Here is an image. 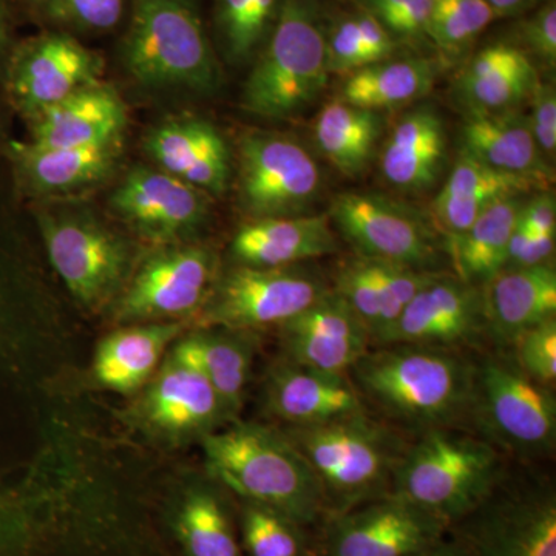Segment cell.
Segmentation results:
<instances>
[{
  "instance_id": "cell-1",
  "label": "cell",
  "mask_w": 556,
  "mask_h": 556,
  "mask_svg": "<svg viewBox=\"0 0 556 556\" xmlns=\"http://www.w3.org/2000/svg\"><path fill=\"white\" fill-rule=\"evenodd\" d=\"M348 376L365 407L378 409L397 430L419 434L470 422L475 361L460 351L375 346Z\"/></svg>"
},
{
  "instance_id": "cell-2",
  "label": "cell",
  "mask_w": 556,
  "mask_h": 556,
  "mask_svg": "<svg viewBox=\"0 0 556 556\" xmlns=\"http://www.w3.org/2000/svg\"><path fill=\"white\" fill-rule=\"evenodd\" d=\"M201 444L211 477L244 503L273 508L303 527L325 522L320 485L281 428L233 422Z\"/></svg>"
},
{
  "instance_id": "cell-3",
  "label": "cell",
  "mask_w": 556,
  "mask_h": 556,
  "mask_svg": "<svg viewBox=\"0 0 556 556\" xmlns=\"http://www.w3.org/2000/svg\"><path fill=\"white\" fill-rule=\"evenodd\" d=\"M280 428L320 485L325 521L390 495L409 444L401 430L368 412L320 426Z\"/></svg>"
},
{
  "instance_id": "cell-4",
  "label": "cell",
  "mask_w": 556,
  "mask_h": 556,
  "mask_svg": "<svg viewBox=\"0 0 556 556\" xmlns=\"http://www.w3.org/2000/svg\"><path fill=\"white\" fill-rule=\"evenodd\" d=\"M504 477L495 445L463 428H434L409 442L391 493L441 519L450 530L477 510Z\"/></svg>"
},
{
  "instance_id": "cell-5",
  "label": "cell",
  "mask_w": 556,
  "mask_h": 556,
  "mask_svg": "<svg viewBox=\"0 0 556 556\" xmlns=\"http://www.w3.org/2000/svg\"><path fill=\"white\" fill-rule=\"evenodd\" d=\"M124 62L152 89L211 93L219 67L192 0H134Z\"/></svg>"
},
{
  "instance_id": "cell-6",
  "label": "cell",
  "mask_w": 556,
  "mask_h": 556,
  "mask_svg": "<svg viewBox=\"0 0 556 556\" xmlns=\"http://www.w3.org/2000/svg\"><path fill=\"white\" fill-rule=\"evenodd\" d=\"M328 78L327 39L309 0H283L244 84V110L260 118H294L321 97Z\"/></svg>"
},
{
  "instance_id": "cell-7",
  "label": "cell",
  "mask_w": 556,
  "mask_h": 556,
  "mask_svg": "<svg viewBox=\"0 0 556 556\" xmlns=\"http://www.w3.org/2000/svg\"><path fill=\"white\" fill-rule=\"evenodd\" d=\"M39 320L35 281L0 229V391L24 383ZM36 500L31 482L13 478L0 464V556H24Z\"/></svg>"
},
{
  "instance_id": "cell-8",
  "label": "cell",
  "mask_w": 556,
  "mask_h": 556,
  "mask_svg": "<svg viewBox=\"0 0 556 556\" xmlns=\"http://www.w3.org/2000/svg\"><path fill=\"white\" fill-rule=\"evenodd\" d=\"M470 422L500 452L521 459L548 456L556 442L554 391L530 379L511 354H485L475 362Z\"/></svg>"
},
{
  "instance_id": "cell-9",
  "label": "cell",
  "mask_w": 556,
  "mask_h": 556,
  "mask_svg": "<svg viewBox=\"0 0 556 556\" xmlns=\"http://www.w3.org/2000/svg\"><path fill=\"white\" fill-rule=\"evenodd\" d=\"M452 529L470 556H556L555 486L541 479L504 477Z\"/></svg>"
},
{
  "instance_id": "cell-10",
  "label": "cell",
  "mask_w": 556,
  "mask_h": 556,
  "mask_svg": "<svg viewBox=\"0 0 556 556\" xmlns=\"http://www.w3.org/2000/svg\"><path fill=\"white\" fill-rule=\"evenodd\" d=\"M316 274L295 266L251 268L237 265L215 281L200 311L201 328L252 332L283 327L329 292Z\"/></svg>"
},
{
  "instance_id": "cell-11",
  "label": "cell",
  "mask_w": 556,
  "mask_h": 556,
  "mask_svg": "<svg viewBox=\"0 0 556 556\" xmlns=\"http://www.w3.org/2000/svg\"><path fill=\"white\" fill-rule=\"evenodd\" d=\"M39 225L51 266L72 298L89 309L109 303L129 269L126 243L100 223L75 215H42Z\"/></svg>"
},
{
  "instance_id": "cell-12",
  "label": "cell",
  "mask_w": 556,
  "mask_h": 556,
  "mask_svg": "<svg viewBox=\"0 0 556 556\" xmlns=\"http://www.w3.org/2000/svg\"><path fill=\"white\" fill-rule=\"evenodd\" d=\"M321 175L294 139L252 131L240 142V199L252 219L295 217L316 201Z\"/></svg>"
},
{
  "instance_id": "cell-13",
  "label": "cell",
  "mask_w": 556,
  "mask_h": 556,
  "mask_svg": "<svg viewBox=\"0 0 556 556\" xmlns=\"http://www.w3.org/2000/svg\"><path fill=\"white\" fill-rule=\"evenodd\" d=\"M448 526L404 497H379L324 522L321 556H417Z\"/></svg>"
},
{
  "instance_id": "cell-14",
  "label": "cell",
  "mask_w": 556,
  "mask_h": 556,
  "mask_svg": "<svg viewBox=\"0 0 556 556\" xmlns=\"http://www.w3.org/2000/svg\"><path fill=\"white\" fill-rule=\"evenodd\" d=\"M217 258L208 249L178 248L150 257L116 305L121 324H153L200 313L211 295Z\"/></svg>"
},
{
  "instance_id": "cell-15",
  "label": "cell",
  "mask_w": 556,
  "mask_h": 556,
  "mask_svg": "<svg viewBox=\"0 0 556 556\" xmlns=\"http://www.w3.org/2000/svg\"><path fill=\"white\" fill-rule=\"evenodd\" d=\"M329 218L361 257L426 270L438 263L437 241L422 219L376 193H340Z\"/></svg>"
},
{
  "instance_id": "cell-16",
  "label": "cell",
  "mask_w": 556,
  "mask_h": 556,
  "mask_svg": "<svg viewBox=\"0 0 556 556\" xmlns=\"http://www.w3.org/2000/svg\"><path fill=\"white\" fill-rule=\"evenodd\" d=\"M485 331L481 287L438 274L420 289L376 346L413 345L460 351Z\"/></svg>"
},
{
  "instance_id": "cell-17",
  "label": "cell",
  "mask_w": 556,
  "mask_h": 556,
  "mask_svg": "<svg viewBox=\"0 0 556 556\" xmlns=\"http://www.w3.org/2000/svg\"><path fill=\"white\" fill-rule=\"evenodd\" d=\"M101 61L68 35L40 36L17 53L10 70V91L22 112H40L100 84Z\"/></svg>"
},
{
  "instance_id": "cell-18",
  "label": "cell",
  "mask_w": 556,
  "mask_h": 556,
  "mask_svg": "<svg viewBox=\"0 0 556 556\" xmlns=\"http://www.w3.org/2000/svg\"><path fill=\"white\" fill-rule=\"evenodd\" d=\"M280 332L288 361L334 375H348L372 346L364 321L332 288Z\"/></svg>"
},
{
  "instance_id": "cell-19",
  "label": "cell",
  "mask_w": 556,
  "mask_h": 556,
  "mask_svg": "<svg viewBox=\"0 0 556 556\" xmlns=\"http://www.w3.org/2000/svg\"><path fill=\"white\" fill-rule=\"evenodd\" d=\"M113 211L142 236L170 241L193 232L207 217V199L164 170L137 167L112 197Z\"/></svg>"
},
{
  "instance_id": "cell-20",
  "label": "cell",
  "mask_w": 556,
  "mask_h": 556,
  "mask_svg": "<svg viewBox=\"0 0 556 556\" xmlns=\"http://www.w3.org/2000/svg\"><path fill=\"white\" fill-rule=\"evenodd\" d=\"M150 430L169 439H203L230 417L199 369L169 354L139 402Z\"/></svg>"
},
{
  "instance_id": "cell-21",
  "label": "cell",
  "mask_w": 556,
  "mask_h": 556,
  "mask_svg": "<svg viewBox=\"0 0 556 556\" xmlns=\"http://www.w3.org/2000/svg\"><path fill=\"white\" fill-rule=\"evenodd\" d=\"M265 409L283 427H309L367 412L348 375L320 371L285 358L269 369Z\"/></svg>"
},
{
  "instance_id": "cell-22",
  "label": "cell",
  "mask_w": 556,
  "mask_h": 556,
  "mask_svg": "<svg viewBox=\"0 0 556 556\" xmlns=\"http://www.w3.org/2000/svg\"><path fill=\"white\" fill-rule=\"evenodd\" d=\"M486 336L501 350L556 316L554 265L500 270L481 287Z\"/></svg>"
},
{
  "instance_id": "cell-23",
  "label": "cell",
  "mask_w": 556,
  "mask_h": 556,
  "mask_svg": "<svg viewBox=\"0 0 556 556\" xmlns=\"http://www.w3.org/2000/svg\"><path fill=\"white\" fill-rule=\"evenodd\" d=\"M338 239L325 215L252 219L230 243L236 265L289 268L300 262L336 254Z\"/></svg>"
},
{
  "instance_id": "cell-24",
  "label": "cell",
  "mask_w": 556,
  "mask_h": 556,
  "mask_svg": "<svg viewBox=\"0 0 556 556\" xmlns=\"http://www.w3.org/2000/svg\"><path fill=\"white\" fill-rule=\"evenodd\" d=\"M146 149L161 170L204 193H222L228 186V144L207 121H169L149 135Z\"/></svg>"
},
{
  "instance_id": "cell-25",
  "label": "cell",
  "mask_w": 556,
  "mask_h": 556,
  "mask_svg": "<svg viewBox=\"0 0 556 556\" xmlns=\"http://www.w3.org/2000/svg\"><path fill=\"white\" fill-rule=\"evenodd\" d=\"M33 119L35 149L86 148L121 138L126 108L116 91L94 84L43 110Z\"/></svg>"
},
{
  "instance_id": "cell-26",
  "label": "cell",
  "mask_w": 556,
  "mask_h": 556,
  "mask_svg": "<svg viewBox=\"0 0 556 556\" xmlns=\"http://www.w3.org/2000/svg\"><path fill=\"white\" fill-rule=\"evenodd\" d=\"M541 188L533 179L492 169L460 150L452 174L433 201L431 214L450 248L490 204Z\"/></svg>"
},
{
  "instance_id": "cell-27",
  "label": "cell",
  "mask_w": 556,
  "mask_h": 556,
  "mask_svg": "<svg viewBox=\"0 0 556 556\" xmlns=\"http://www.w3.org/2000/svg\"><path fill=\"white\" fill-rule=\"evenodd\" d=\"M447 153L444 121L437 110L419 108L407 113L383 144L380 167L393 188L422 192L433 188Z\"/></svg>"
},
{
  "instance_id": "cell-28",
  "label": "cell",
  "mask_w": 556,
  "mask_h": 556,
  "mask_svg": "<svg viewBox=\"0 0 556 556\" xmlns=\"http://www.w3.org/2000/svg\"><path fill=\"white\" fill-rule=\"evenodd\" d=\"M463 150L492 169L548 185V167L527 116L514 110H473L463 127Z\"/></svg>"
},
{
  "instance_id": "cell-29",
  "label": "cell",
  "mask_w": 556,
  "mask_h": 556,
  "mask_svg": "<svg viewBox=\"0 0 556 556\" xmlns=\"http://www.w3.org/2000/svg\"><path fill=\"white\" fill-rule=\"evenodd\" d=\"M251 332L201 328L181 336L170 354L199 369L218 394L230 419L243 405L251 376L254 342Z\"/></svg>"
},
{
  "instance_id": "cell-30",
  "label": "cell",
  "mask_w": 556,
  "mask_h": 556,
  "mask_svg": "<svg viewBox=\"0 0 556 556\" xmlns=\"http://www.w3.org/2000/svg\"><path fill=\"white\" fill-rule=\"evenodd\" d=\"M179 321L135 324L102 339L93 361V375L102 387L131 393L155 375L166 348L181 338Z\"/></svg>"
},
{
  "instance_id": "cell-31",
  "label": "cell",
  "mask_w": 556,
  "mask_h": 556,
  "mask_svg": "<svg viewBox=\"0 0 556 556\" xmlns=\"http://www.w3.org/2000/svg\"><path fill=\"white\" fill-rule=\"evenodd\" d=\"M25 182L35 192L54 195L89 188L108 177L121 152V138L86 148L35 149L14 146Z\"/></svg>"
},
{
  "instance_id": "cell-32",
  "label": "cell",
  "mask_w": 556,
  "mask_h": 556,
  "mask_svg": "<svg viewBox=\"0 0 556 556\" xmlns=\"http://www.w3.org/2000/svg\"><path fill=\"white\" fill-rule=\"evenodd\" d=\"M538 80L536 70L525 51L496 43L470 61L460 78V89L471 110L503 112L530 98Z\"/></svg>"
},
{
  "instance_id": "cell-33",
  "label": "cell",
  "mask_w": 556,
  "mask_h": 556,
  "mask_svg": "<svg viewBox=\"0 0 556 556\" xmlns=\"http://www.w3.org/2000/svg\"><path fill=\"white\" fill-rule=\"evenodd\" d=\"M522 203L519 197L497 200L479 214L455 244L448 248L456 277L482 287L504 269L508 241L517 226Z\"/></svg>"
},
{
  "instance_id": "cell-34",
  "label": "cell",
  "mask_w": 556,
  "mask_h": 556,
  "mask_svg": "<svg viewBox=\"0 0 556 556\" xmlns=\"http://www.w3.org/2000/svg\"><path fill=\"white\" fill-rule=\"evenodd\" d=\"M382 134L378 112L348 104L328 102L320 110L314 127L317 148L336 169L356 177L367 169Z\"/></svg>"
},
{
  "instance_id": "cell-35",
  "label": "cell",
  "mask_w": 556,
  "mask_h": 556,
  "mask_svg": "<svg viewBox=\"0 0 556 556\" xmlns=\"http://www.w3.org/2000/svg\"><path fill=\"white\" fill-rule=\"evenodd\" d=\"M437 73L427 60L378 62L351 73L340 100L378 113L401 108L426 97L433 89Z\"/></svg>"
},
{
  "instance_id": "cell-36",
  "label": "cell",
  "mask_w": 556,
  "mask_h": 556,
  "mask_svg": "<svg viewBox=\"0 0 556 556\" xmlns=\"http://www.w3.org/2000/svg\"><path fill=\"white\" fill-rule=\"evenodd\" d=\"M177 529L188 556H240L228 508L211 486H197L186 495Z\"/></svg>"
},
{
  "instance_id": "cell-37",
  "label": "cell",
  "mask_w": 556,
  "mask_h": 556,
  "mask_svg": "<svg viewBox=\"0 0 556 556\" xmlns=\"http://www.w3.org/2000/svg\"><path fill=\"white\" fill-rule=\"evenodd\" d=\"M283 0H218V27L226 53L247 62L277 21Z\"/></svg>"
},
{
  "instance_id": "cell-38",
  "label": "cell",
  "mask_w": 556,
  "mask_h": 556,
  "mask_svg": "<svg viewBox=\"0 0 556 556\" xmlns=\"http://www.w3.org/2000/svg\"><path fill=\"white\" fill-rule=\"evenodd\" d=\"M241 533L251 556H313L305 527L273 508L244 503Z\"/></svg>"
},
{
  "instance_id": "cell-39",
  "label": "cell",
  "mask_w": 556,
  "mask_h": 556,
  "mask_svg": "<svg viewBox=\"0 0 556 556\" xmlns=\"http://www.w3.org/2000/svg\"><path fill=\"white\" fill-rule=\"evenodd\" d=\"M331 288L364 321L372 343L379 327L380 311H382V263L358 255L338 270L334 287Z\"/></svg>"
},
{
  "instance_id": "cell-40",
  "label": "cell",
  "mask_w": 556,
  "mask_h": 556,
  "mask_svg": "<svg viewBox=\"0 0 556 556\" xmlns=\"http://www.w3.org/2000/svg\"><path fill=\"white\" fill-rule=\"evenodd\" d=\"M496 14L485 0H437L427 35L442 50L453 53L477 38Z\"/></svg>"
},
{
  "instance_id": "cell-41",
  "label": "cell",
  "mask_w": 556,
  "mask_h": 556,
  "mask_svg": "<svg viewBox=\"0 0 556 556\" xmlns=\"http://www.w3.org/2000/svg\"><path fill=\"white\" fill-rule=\"evenodd\" d=\"M43 17L80 31H108L119 24L124 0H31Z\"/></svg>"
},
{
  "instance_id": "cell-42",
  "label": "cell",
  "mask_w": 556,
  "mask_h": 556,
  "mask_svg": "<svg viewBox=\"0 0 556 556\" xmlns=\"http://www.w3.org/2000/svg\"><path fill=\"white\" fill-rule=\"evenodd\" d=\"M380 263H382L383 274L382 311H380L378 331L372 338V346H376L388 329L393 327L394 321L397 320L402 311L412 302L417 292L427 287L439 274L437 270Z\"/></svg>"
},
{
  "instance_id": "cell-43",
  "label": "cell",
  "mask_w": 556,
  "mask_h": 556,
  "mask_svg": "<svg viewBox=\"0 0 556 556\" xmlns=\"http://www.w3.org/2000/svg\"><path fill=\"white\" fill-rule=\"evenodd\" d=\"M515 362L530 379L554 387L556 379V318L530 329L515 340Z\"/></svg>"
},
{
  "instance_id": "cell-44",
  "label": "cell",
  "mask_w": 556,
  "mask_h": 556,
  "mask_svg": "<svg viewBox=\"0 0 556 556\" xmlns=\"http://www.w3.org/2000/svg\"><path fill=\"white\" fill-rule=\"evenodd\" d=\"M437 0H367L372 14L388 31L402 36L427 33Z\"/></svg>"
},
{
  "instance_id": "cell-45",
  "label": "cell",
  "mask_w": 556,
  "mask_h": 556,
  "mask_svg": "<svg viewBox=\"0 0 556 556\" xmlns=\"http://www.w3.org/2000/svg\"><path fill=\"white\" fill-rule=\"evenodd\" d=\"M327 60L329 75L331 73L351 75L357 70L371 65L353 17L336 25L327 40Z\"/></svg>"
},
{
  "instance_id": "cell-46",
  "label": "cell",
  "mask_w": 556,
  "mask_h": 556,
  "mask_svg": "<svg viewBox=\"0 0 556 556\" xmlns=\"http://www.w3.org/2000/svg\"><path fill=\"white\" fill-rule=\"evenodd\" d=\"M530 130L543 155H551L556 150V93L554 84L540 83L530 94Z\"/></svg>"
},
{
  "instance_id": "cell-47",
  "label": "cell",
  "mask_w": 556,
  "mask_h": 556,
  "mask_svg": "<svg viewBox=\"0 0 556 556\" xmlns=\"http://www.w3.org/2000/svg\"><path fill=\"white\" fill-rule=\"evenodd\" d=\"M526 39L538 56L554 67L556 62V7L547 3L529 21Z\"/></svg>"
},
{
  "instance_id": "cell-48",
  "label": "cell",
  "mask_w": 556,
  "mask_h": 556,
  "mask_svg": "<svg viewBox=\"0 0 556 556\" xmlns=\"http://www.w3.org/2000/svg\"><path fill=\"white\" fill-rule=\"evenodd\" d=\"M353 20L371 65L387 61L396 49L391 33L372 14L362 13Z\"/></svg>"
},
{
  "instance_id": "cell-49",
  "label": "cell",
  "mask_w": 556,
  "mask_h": 556,
  "mask_svg": "<svg viewBox=\"0 0 556 556\" xmlns=\"http://www.w3.org/2000/svg\"><path fill=\"white\" fill-rule=\"evenodd\" d=\"M521 217L532 232H556V204L551 193H538L521 207Z\"/></svg>"
},
{
  "instance_id": "cell-50",
  "label": "cell",
  "mask_w": 556,
  "mask_h": 556,
  "mask_svg": "<svg viewBox=\"0 0 556 556\" xmlns=\"http://www.w3.org/2000/svg\"><path fill=\"white\" fill-rule=\"evenodd\" d=\"M555 239L556 232H532L529 243L519 255L514 268H530V266L551 263L555 252Z\"/></svg>"
},
{
  "instance_id": "cell-51",
  "label": "cell",
  "mask_w": 556,
  "mask_h": 556,
  "mask_svg": "<svg viewBox=\"0 0 556 556\" xmlns=\"http://www.w3.org/2000/svg\"><path fill=\"white\" fill-rule=\"evenodd\" d=\"M417 556H470L468 555L467 548L459 543V541L453 540H441L438 544H434L433 547L428 548V551L422 552V554Z\"/></svg>"
},
{
  "instance_id": "cell-52",
  "label": "cell",
  "mask_w": 556,
  "mask_h": 556,
  "mask_svg": "<svg viewBox=\"0 0 556 556\" xmlns=\"http://www.w3.org/2000/svg\"><path fill=\"white\" fill-rule=\"evenodd\" d=\"M9 13H7L5 5L0 0V51L5 49L7 40H9Z\"/></svg>"
},
{
  "instance_id": "cell-53",
  "label": "cell",
  "mask_w": 556,
  "mask_h": 556,
  "mask_svg": "<svg viewBox=\"0 0 556 556\" xmlns=\"http://www.w3.org/2000/svg\"><path fill=\"white\" fill-rule=\"evenodd\" d=\"M496 13H503V11H514L518 7H521L526 0H485Z\"/></svg>"
}]
</instances>
